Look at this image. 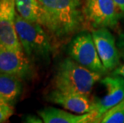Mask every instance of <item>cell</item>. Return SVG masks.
Returning <instances> with one entry per match:
<instances>
[{
	"label": "cell",
	"mask_w": 124,
	"mask_h": 123,
	"mask_svg": "<svg viewBox=\"0 0 124 123\" xmlns=\"http://www.w3.org/2000/svg\"><path fill=\"white\" fill-rule=\"evenodd\" d=\"M39 24L58 39L76 35L86 23L82 0H39Z\"/></svg>",
	"instance_id": "cell-1"
},
{
	"label": "cell",
	"mask_w": 124,
	"mask_h": 123,
	"mask_svg": "<svg viewBox=\"0 0 124 123\" xmlns=\"http://www.w3.org/2000/svg\"><path fill=\"white\" fill-rule=\"evenodd\" d=\"M102 75L84 67L71 58H67L58 65L54 81V87L89 97L94 86L101 80Z\"/></svg>",
	"instance_id": "cell-2"
},
{
	"label": "cell",
	"mask_w": 124,
	"mask_h": 123,
	"mask_svg": "<svg viewBox=\"0 0 124 123\" xmlns=\"http://www.w3.org/2000/svg\"><path fill=\"white\" fill-rule=\"evenodd\" d=\"M15 23L21 45L29 58L49 62L54 47L45 28L38 22H31L23 19L17 11Z\"/></svg>",
	"instance_id": "cell-3"
},
{
	"label": "cell",
	"mask_w": 124,
	"mask_h": 123,
	"mask_svg": "<svg viewBox=\"0 0 124 123\" xmlns=\"http://www.w3.org/2000/svg\"><path fill=\"white\" fill-rule=\"evenodd\" d=\"M67 52L70 58L92 71L102 75L107 72L98 54L92 35L87 31L78 32L74 36Z\"/></svg>",
	"instance_id": "cell-4"
},
{
	"label": "cell",
	"mask_w": 124,
	"mask_h": 123,
	"mask_svg": "<svg viewBox=\"0 0 124 123\" xmlns=\"http://www.w3.org/2000/svg\"><path fill=\"white\" fill-rule=\"evenodd\" d=\"M83 12L86 23L93 30L114 28L122 19L114 0H85Z\"/></svg>",
	"instance_id": "cell-5"
},
{
	"label": "cell",
	"mask_w": 124,
	"mask_h": 123,
	"mask_svg": "<svg viewBox=\"0 0 124 123\" xmlns=\"http://www.w3.org/2000/svg\"><path fill=\"white\" fill-rule=\"evenodd\" d=\"M15 0H0V45L17 52L24 51L15 28Z\"/></svg>",
	"instance_id": "cell-6"
},
{
	"label": "cell",
	"mask_w": 124,
	"mask_h": 123,
	"mask_svg": "<svg viewBox=\"0 0 124 123\" xmlns=\"http://www.w3.org/2000/svg\"><path fill=\"white\" fill-rule=\"evenodd\" d=\"M106 88V94L93 101L92 111L95 114L93 122H99L106 112L124 99V78L121 76H107L100 80Z\"/></svg>",
	"instance_id": "cell-7"
},
{
	"label": "cell",
	"mask_w": 124,
	"mask_h": 123,
	"mask_svg": "<svg viewBox=\"0 0 124 123\" xmlns=\"http://www.w3.org/2000/svg\"><path fill=\"white\" fill-rule=\"evenodd\" d=\"M98 54L107 71L114 70L120 63V53L115 36L107 27L98 28L91 33Z\"/></svg>",
	"instance_id": "cell-8"
},
{
	"label": "cell",
	"mask_w": 124,
	"mask_h": 123,
	"mask_svg": "<svg viewBox=\"0 0 124 123\" xmlns=\"http://www.w3.org/2000/svg\"><path fill=\"white\" fill-rule=\"evenodd\" d=\"M32 69L30 60L23 51H10L0 45V72L27 79L33 74Z\"/></svg>",
	"instance_id": "cell-9"
},
{
	"label": "cell",
	"mask_w": 124,
	"mask_h": 123,
	"mask_svg": "<svg viewBox=\"0 0 124 123\" xmlns=\"http://www.w3.org/2000/svg\"><path fill=\"white\" fill-rule=\"evenodd\" d=\"M47 98L50 101L59 105L72 113L83 114L92 111L93 101L90 100L88 96L80 94L54 88V90L48 94Z\"/></svg>",
	"instance_id": "cell-10"
},
{
	"label": "cell",
	"mask_w": 124,
	"mask_h": 123,
	"mask_svg": "<svg viewBox=\"0 0 124 123\" xmlns=\"http://www.w3.org/2000/svg\"><path fill=\"white\" fill-rule=\"evenodd\" d=\"M45 123H88L93 122L95 114L93 112L83 114H74L54 107H45L38 111Z\"/></svg>",
	"instance_id": "cell-11"
},
{
	"label": "cell",
	"mask_w": 124,
	"mask_h": 123,
	"mask_svg": "<svg viewBox=\"0 0 124 123\" xmlns=\"http://www.w3.org/2000/svg\"><path fill=\"white\" fill-rule=\"evenodd\" d=\"M22 90V78L0 72V98L5 102L12 106L19 98Z\"/></svg>",
	"instance_id": "cell-12"
},
{
	"label": "cell",
	"mask_w": 124,
	"mask_h": 123,
	"mask_svg": "<svg viewBox=\"0 0 124 123\" xmlns=\"http://www.w3.org/2000/svg\"><path fill=\"white\" fill-rule=\"evenodd\" d=\"M15 9L25 20L39 23L41 9L39 0H15Z\"/></svg>",
	"instance_id": "cell-13"
},
{
	"label": "cell",
	"mask_w": 124,
	"mask_h": 123,
	"mask_svg": "<svg viewBox=\"0 0 124 123\" xmlns=\"http://www.w3.org/2000/svg\"><path fill=\"white\" fill-rule=\"evenodd\" d=\"M99 122L102 123H124V99L105 113Z\"/></svg>",
	"instance_id": "cell-14"
},
{
	"label": "cell",
	"mask_w": 124,
	"mask_h": 123,
	"mask_svg": "<svg viewBox=\"0 0 124 123\" xmlns=\"http://www.w3.org/2000/svg\"><path fill=\"white\" fill-rule=\"evenodd\" d=\"M13 114L14 109L11 105L7 103L0 105V122H6L12 116Z\"/></svg>",
	"instance_id": "cell-15"
},
{
	"label": "cell",
	"mask_w": 124,
	"mask_h": 123,
	"mask_svg": "<svg viewBox=\"0 0 124 123\" xmlns=\"http://www.w3.org/2000/svg\"><path fill=\"white\" fill-rule=\"evenodd\" d=\"M117 46L118 51H119L121 58L124 60V31L118 35L117 40Z\"/></svg>",
	"instance_id": "cell-16"
},
{
	"label": "cell",
	"mask_w": 124,
	"mask_h": 123,
	"mask_svg": "<svg viewBox=\"0 0 124 123\" xmlns=\"http://www.w3.org/2000/svg\"><path fill=\"white\" fill-rule=\"evenodd\" d=\"M111 75L114 76H121L124 78V64L118 66L115 69L113 70L111 73Z\"/></svg>",
	"instance_id": "cell-17"
},
{
	"label": "cell",
	"mask_w": 124,
	"mask_h": 123,
	"mask_svg": "<svg viewBox=\"0 0 124 123\" xmlns=\"http://www.w3.org/2000/svg\"><path fill=\"white\" fill-rule=\"evenodd\" d=\"M114 2L123 19L124 18V0H114Z\"/></svg>",
	"instance_id": "cell-18"
},
{
	"label": "cell",
	"mask_w": 124,
	"mask_h": 123,
	"mask_svg": "<svg viewBox=\"0 0 124 123\" xmlns=\"http://www.w3.org/2000/svg\"><path fill=\"white\" fill-rule=\"evenodd\" d=\"M27 122H43V120L38 118L35 116H32V117H27Z\"/></svg>",
	"instance_id": "cell-19"
},
{
	"label": "cell",
	"mask_w": 124,
	"mask_h": 123,
	"mask_svg": "<svg viewBox=\"0 0 124 123\" xmlns=\"http://www.w3.org/2000/svg\"><path fill=\"white\" fill-rule=\"evenodd\" d=\"M6 103L7 102H5V101L2 100L1 98H0V105H3V104H6ZM7 104H8V103H7Z\"/></svg>",
	"instance_id": "cell-20"
}]
</instances>
